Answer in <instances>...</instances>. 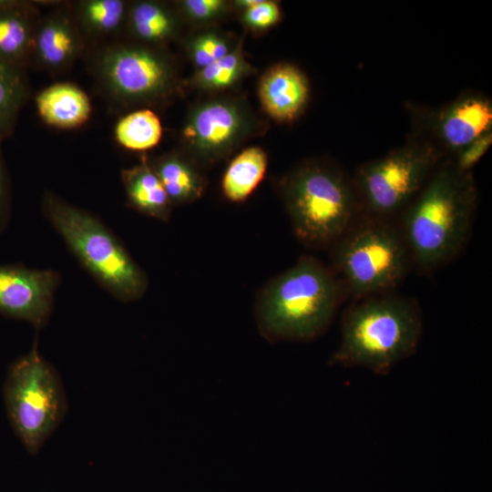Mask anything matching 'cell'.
<instances>
[{"label": "cell", "instance_id": "cell-27", "mask_svg": "<svg viewBox=\"0 0 492 492\" xmlns=\"http://www.w3.org/2000/svg\"><path fill=\"white\" fill-rule=\"evenodd\" d=\"M281 17L279 5L275 2L261 0L254 6L244 10V23L257 30L266 29L275 25Z\"/></svg>", "mask_w": 492, "mask_h": 492}, {"label": "cell", "instance_id": "cell-1", "mask_svg": "<svg viewBox=\"0 0 492 492\" xmlns=\"http://www.w3.org/2000/svg\"><path fill=\"white\" fill-rule=\"evenodd\" d=\"M477 205L473 172L443 159L396 219L413 267L429 274L456 258L469 238Z\"/></svg>", "mask_w": 492, "mask_h": 492}, {"label": "cell", "instance_id": "cell-5", "mask_svg": "<svg viewBox=\"0 0 492 492\" xmlns=\"http://www.w3.org/2000/svg\"><path fill=\"white\" fill-rule=\"evenodd\" d=\"M329 250L330 267L352 301L395 292L413 267L393 219L359 215Z\"/></svg>", "mask_w": 492, "mask_h": 492}, {"label": "cell", "instance_id": "cell-2", "mask_svg": "<svg viewBox=\"0 0 492 492\" xmlns=\"http://www.w3.org/2000/svg\"><path fill=\"white\" fill-rule=\"evenodd\" d=\"M345 299L331 267L303 255L260 290L254 317L260 333L271 343L310 342L329 329Z\"/></svg>", "mask_w": 492, "mask_h": 492}, {"label": "cell", "instance_id": "cell-11", "mask_svg": "<svg viewBox=\"0 0 492 492\" xmlns=\"http://www.w3.org/2000/svg\"><path fill=\"white\" fill-rule=\"evenodd\" d=\"M246 129V116L236 104L212 100L190 114L182 137L196 159L212 162L226 155Z\"/></svg>", "mask_w": 492, "mask_h": 492}, {"label": "cell", "instance_id": "cell-12", "mask_svg": "<svg viewBox=\"0 0 492 492\" xmlns=\"http://www.w3.org/2000/svg\"><path fill=\"white\" fill-rule=\"evenodd\" d=\"M59 275L49 270L0 265V313L43 326L51 313Z\"/></svg>", "mask_w": 492, "mask_h": 492}, {"label": "cell", "instance_id": "cell-30", "mask_svg": "<svg viewBox=\"0 0 492 492\" xmlns=\"http://www.w3.org/2000/svg\"><path fill=\"white\" fill-rule=\"evenodd\" d=\"M260 1L261 0H239L235 1L234 5L238 7L242 8L243 10H247L260 3Z\"/></svg>", "mask_w": 492, "mask_h": 492}, {"label": "cell", "instance_id": "cell-18", "mask_svg": "<svg viewBox=\"0 0 492 492\" xmlns=\"http://www.w3.org/2000/svg\"><path fill=\"white\" fill-rule=\"evenodd\" d=\"M150 165L173 206L193 202L203 195L206 179L187 158L167 154Z\"/></svg>", "mask_w": 492, "mask_h": 492}, {"label": "cell", "instance_id": "cell-7", "mask_svg": "<svg viewBox=\"0 0 492 492\" xmlns=\"http://www.w3.org/2000/svg\"><path fill=\"white\" fill-rule=\"evenodd\" d=\"M445 158L415 133L404 145L361 165L352 176L360 215L396 220Z\"/></svg>", "mask_w": 492, "mask_h": 492}, {"label": "cell", "instance_id": "cell-4", "mask_svg": "<svg viewBox=\"0 0 492 492\" xmlns=\"http://www.w3.org/2000/svg\"><path fill=\"white\" fill-rule=\"evenodd\" d=\"M292 231L311 249H329L359 217L352 176L321 160L306 161L280 182Z\"/></svg>", "mask_w": 492, "mask_h": 492}, {"label": "cell", "instance_id": "cell-22", "mask_svg": "<svg viewBox=\"0 0 492 492\" xmlns=\"http://www.w3.org/2000/svg\"><path fill=\"white\" fill-rule=\"evenodd\" d=\"M162 127L159 117L149 109H139L121 118L115 128L118 142L129 150L144 151L159 142Z\"/></svg>", "mask_w": 492, "mask_h": 492}, {"label": "cell", "instance_id": "cell-20", "mask_svg": "<svg viewBox=\"0 0 492 492\" xmlns=\"http://www.w3.org/2000/svg\"><path fill=\"white\" fill-rule=\"evenodd\" d=\"M29 97L25 70L0 58V137L14 133L21 108Z\"/></svg>", "mask_w": 492, "mask_h": 492}, {"label": "cell", "instance_id": "cell-26", "mask_svg": "<svg viewBox=\"0 0 492 492\" xmlns=\"http://www.w3.org/2000/svg\"><path fill=\"white\" fill-rule=\"evenodd\" d=\"M492 144V130H488L451 157L462 171H472ZM449 158V157H448Z\"/></svg>", "mask_w": 492, "mask_h": 492}, {"label": "cell", "instance_id": "cell-21", "mask_svg": "<svg viewBox=\"0 0 492 492\" xmlns=\"http://www.w3.org/2000/svg\"><path fill=\"white\" fill-rule=\"evenodd\" d=\"M128 22L134 36L149 44L169 40L177 28L172 13L165 5L152 1L133 4L128 11Z\"/></svg>", "mask_w": 492, "mask_h": 492}, {"label": "cell", "instance_id": "cell-28", "mask_svg": "<svg viewBox=\"0 0 492 492\" xmlns=\"http://www.w3.org/2000/svg\"><path fill=\"white\" fill-rule=\"evenodd\" d=\"M180 5L190 18L197 21L212 19L225 9V3L220 0H185Z\"/></svg>", "mask_w": 492, "mask_h": 492}, {"label": "cell", "instance_id": "cell-6", "mask_svg": "<svg viewBox=\"0 0 492 492\" xmlns=\"http://www.w3.org/2000/svg\"><path fill=\"white\" fill-rule=\"evenodd\" d=\"M42 204L70 251L104 288L124 302L145 294L147 275L101 221L50 192L44 195Z\"/></svg>", "mask_w": 492, "mask_h": 492}, {"label": "cell", "instance_id": "cell-16", "mask_svg": "<svg viewBox=\"0 0 492 492\" xmlns=\"http://www.w3.org/2000/svg\"><path fill=\"white\" fill-rule=\"evenodd\" d=\"M38 115L49 126L70 129L85 124L92 111L87 93L71 83H56L36 97Z\"/></svg>", "mask_w": 492, "mask_h": 492}, {"label": "cell", "instance_id": "cell-24", "mask_svg": "<svg viewBox=\"0 0 492 492\" xmlns=\"http://www.w3.org/2000/svg\"><path fill=\"white\" fill-rule=\"evenodd\" d=\"M250 70L240 43L220 60L197 71L193 83L203 89H220L236 83Z\"/></svg>", "mask_w": 492, "mask_h": 492}, {"label": "cell", "instance_id": "cell-23", "mask_svg": "<svg viewBox=\"0 0 492 492\" xmlns=\"http://www.w3.org/2000/svg\"><path fill=\"white\" fill-rule=\"evenodd\" d=\"M126 14V3L121 0H86L77 5L81 27L95 36H105L118 30Z\"/></svg>", "mask_w": 492, "mask_h": 492}, {"label": "cell", "instance_id": "cell-17", "mask_svg": "<svg viewBox=\"0 0 492 492\" xmlns=\"http://www.w3.org/2000/svg\"><path fill=\"white\" fill-rule=\"evenodd\" d=\"M128 202L130 207L150 218L168 221L171 204L151 165L142 158L137 165L121 171Z\"/></svg>", "mask_w": 492, "mask_h": 492}, {"label": "cell", "instance_id": "cell-25", "mask_svg": "<svg viewBox=\"0 0 492 492\" xmlns=\"http://www.w3.org/2000/svg\"><path fill=\"white\" fill-rule=\"evenodd\" d=\"M231 51L227 40L211 32L196 36L189 45L190 57L200 69L220 60Z\"/></svg>", "mask_w": 492, "mask_h": 492}, {"label": "cell", "instance_id": "cell-8", "mask_svg": "<svg viewBox=\"0 0 492 492\" xmlns=\"http://www.w3.org/2000/svg\"><path fill=\"white\" fill-rule=\"evenodd\" d=\"M4 397L13 429L26 448L36 453L59 423L65 405L59 379L36 343L11 364Z\"/></svg>", "mask_w": 492, "mask_h": 492}, {"label": "cell", "instance_id": "cell-19", "mask_svg": "<svg viewBox=\"0 0 492 492\" xmlns=\"http://www.w3.org/2000/svg\"><path fill=\"white\" fill-rule=\"evenodd\" d=\"M268 157L259 147L241 151L228 165L221 180L223 195L231 202H242L262 180Z\"/></svg>", "mask_w": 492, "mask_h": 492}, {"label": "cell", "instance_id": "cell-13", "mask_svg": "<svg viewBox=\"0 0 492 492\" xmlns=\"http://www.w3.org/2000/svg\"><path fill=\"white\" fill-rule=\"evenodd\" d=\"M310 87L306 76L291 64H278L261 77L259 94L266 112L273 118L290 122L304 109Z\"/></svg>", "mask_w": 492, "mask_h": 492}, {"label": "cell", "instance_id": "cell-9", "mask_svg": "<svg viewBox=\"0 0 492 492\" xmlns=\"http://www.w3.org/2000/svg\"><path fill=\"white\" fill-rule=\"evenodd\" d=\"M95 70L106 92L123 103L164 98L175 85L174 69L168 58L144 46H108L99 53Z\"/></svg>", "mask_w": 492, "mask_h": 492}, {"label": "cell", "instance_id": "cell-15", "mask_svg": "<svg viewBox=\"0 0 492 492\" xmlns=\"http://www.w3.org/2000/svg\"><path fill=\"white\" fill-rule=\"evenodd\" d=\"M36 9L21 0H0V58L25 70L31 57Z\"/></svg>", "mask_w": 492, "mask_h": 492}, {"label": "cell", "instance_id": "cell-14", "mask_svg": "<svg viewBox=\"0 0 492 492\" xmlns=\"http://www.w3.org/2000/svg\"><path fill=\"white\" fill-rule=\"evenodd\" d=\"M81 48L77 26L67 14L54 13L36 24L31 57L40 66L50 70L65 68L74 62Z\"/></svg>", "mask_w": 492, "mask_h": 492}, {"label": "cell", "instance_id": "cell-3", "mask_svg": "<svg viewBox=\"0 0 492 492\" xmlns=\"http://www.w3.org/2000/svg\"><path fill=\"white\" fill-rule=\"evenodd\" d=\"M418 302L395 292L353 301L341 320V338L329 364L385 375L414 354L423 334Z\"/></svg>", "mask_w": 492, "mask_h": 492}, {"label": "cell", "instance_id": "cell-10", "mask_svg": "<svg viewBox=\"0 0 492 492\" xmlns=\"http://www.w3.org/2000/svg\"><path fill=\"white\" fill-rule=\"evenodd\" d=\"M418 117L416 134L453 157L492 127V102L478 92H466L437 109Z\"/></svg>", "mask_w": 492, "mask_h": 492}, {"label": "cell", "instance_id": "cell-29", "mask_svg": "<svg viewBox=\"0 0 492 492\" xmlns=\"http://www.w3.org/2000/svg\"><path fill=\"white\" fill-rule=\"evenodd\" d=\"M3 140L0 137V231L7 223L11 201L9 179L2 153Z\"/></svg>", "mask_w": 492, "mask_h": 492}]
</instances>
